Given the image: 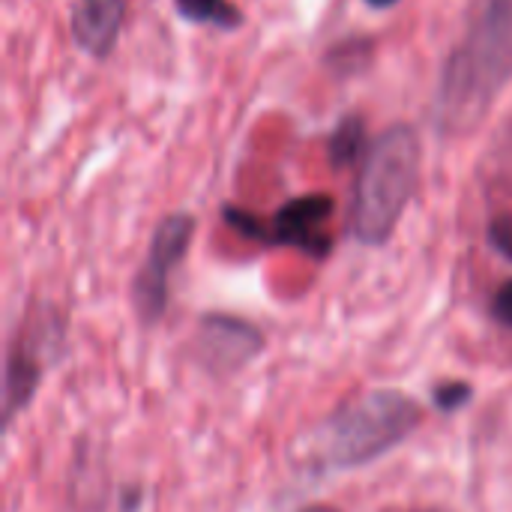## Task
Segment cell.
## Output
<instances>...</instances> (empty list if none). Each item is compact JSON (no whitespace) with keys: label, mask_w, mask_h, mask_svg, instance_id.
Masks as SVG:
<instances>
[{"label":"cell","mask_w":512,"mask_h":512,"mask_svg":"<svg viewBox=\"0 0 512 512\" xmlns=\"http://www.w3.org/2000/svg\"><path fill=\"white\" fill-rule=\"evenodd\" d=\"M512 75V0H483L465 39L444 66L438 120L450 132L471 129Z\"/></svg>","instance_id":"obj_1"},{"label":"cell","mask_w":512,"mask_h":512,"mask_svg":"<svg viewBox=\"0 0 512 512\" xmlns=\"http://www.w3.org/2000/svg\"><path fill=\"white\" fill-rule=\"evenodd\" d=\"M420 177V138L411 126H390L363 156L351 234L366 246H381L396 231Z\"/></svg>","instance_id":"obj_2"},{"label":"cell","mask_w":512,"mask_h":512,"mask_svg":"<svg viewBox=\"0 0 512 512\" xmlns=\"http://www.w3.org/2000/svg\"><path fill=\"white\" fill-rule=\"evenodd\" d=\"M423 411L399 390H372L339 414L321 432V453L330 468H357L399 447L417 426Z\"/></svg>","instance_id":"obj_3"},{"label":"cell","mask_w":512,"mask_h":512,"mask_svg":"<svg viewBox=\"0 0 512 512\" xmlns=\"http://www.w3.org/2000/svg\"><path fill=\"white\" fill-rule=\"evenodd\" d=\"M192 234H195V219L186 213H174L159 225V231L150 243V255L135 282V306H138L141 321L153 324L165 312L168 279H171L174 267L186 258Z\"/></svg>","instance_id":"obj_4"},{"label":"cell","mask_w":512,"mask_h":512,"mask_svg":"<svg viewBox=\"0 0 512 512\" xmlns=\"http://www.w3.org/2000/svg\"><path fill=\"white\" fill-rule=\"evenodd\" d=\"M333 216L330 195H303L288 201L267 228V243L297 246L312 255H324L330 249L327 222Z\"/></svg>","instance_id":"obj_5"},{"label":"cell","mask_w":512,"mask_h":512,"mask_svg":"<svg viewBox=\"0 0 512 512\" xmlns=\"http://www.w3.org/2000/svg\"><path fill=\"white\" fill-rule=\"evenodd\" d=\"M123 12H126V0H78L72 6V21H69L75 42L96 57L108 54L111 45L117 42Z\"/></svg>","instance_id":"obj_6"},{"label":"cell","mask_w":512,"mask_h":512,"mask_svg":"<svg viewBox=\"0 0 512 512\" xmlns=\"http://www.w3.org/2000/svg\"><path fill=\"white\" fill-rule=\"evenodd\" d=\"M204 345L213 351V363H246L261 351V333L237 318H204Z\"/></svg>","instance_id":"obj_7"},{"label":"cell","mask_w":512,"mask_h":512,"mask_svg":"<svg viewBox=\"0 0 512 512\" xmlns=\"http://www.w3.org/2000/svg\"><path fill=\"white\" fill-rule=\"evenodd\" d=\"M177 9L198 24H222L234 27L240 21V12L228 0H177Z\"/></svg>","instance_id":"obj_8"},{"label":"cell","mask_w":512,"mask_h":512,"mask_svg":"<svg viewBox=\"0 0 512 512\" xmlns=\"http://www.w3.org/2000/svg\"><path fill=\"white\" fill-rule=\"evenodd\" d=\"M330 153H333V162L336 165H351L363 153V123L357 117H348L336 129L333 144H330Z\"/></svg>","instance_id":"obj_9"},{"label":"cell","mask_w":512,"mask_h":512,"mask_svg":"<svg viewBox=\"0 0 512 512\" xmlns=\"http://www.w3.org/2000/svg\"><path fill=\"white\" fill-rule=\"evenodd\" d=\"M432 396H435V405H438L444 414H453V411H459V408H465V405L471 402L474 387L465 384V381H444V384L435 387Z\"/></svg>","instance_id":"obj_10"},{"label":"cell","mask_w":512,"mask_h":512,"mask_svg":"<svg viewBox=\"0 0 512 512\" xmlns=\"http://www.w3.org/2000/svg\"><path fill=\"white\" fill-rule=\"evenodd\" d=\"M489 240H492V246H495L504 258H510L512 261V213H507V216H498V219L492 222V228H489Z\"/></svg>","instance_id":"obj_11"},{"label":"cell","mask_w":512,"mask_h":512,"mask_svg":"<svg viewBox=\"0 0 512 512\" xmlns=\"http://www.w3.org/2000/svg\"><path fill=\"white\" fill-rule=\"evenodd\" d=\"M492 312H495V318H498L504 327H512V279L498 288L495 303H492Z\"/></svg>","instance_id":"obj_12"},{"label":"cell","mask_w":512,"mask_h":512,"mask_svg":"<svg viewBox=\"0 0 512 512\" xmlns=\"http://www.w3.org/2000/svg\"><path fill=\"white\" fill-rule=\"evenodd\" d=\"M300 512H339L336 507H327V504H315V507H306V510Z\"/></svg>","instance_id":"obj_13"},{"label":"cell","mask_w":512,"mask_h":512,"mask_svg":"<svg viewBox=\"0 0 512 512\" xmlns=\"http://www.w3.org/2000/svg\"><path fill=\"white\" fill-rule=\"evenodd\" d=\"M369 6H375V9H384V6H393V3H399V0H366Z\"/></svg>","instance_id":"obj_14"}]
</instances>
